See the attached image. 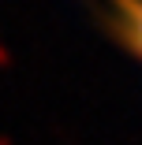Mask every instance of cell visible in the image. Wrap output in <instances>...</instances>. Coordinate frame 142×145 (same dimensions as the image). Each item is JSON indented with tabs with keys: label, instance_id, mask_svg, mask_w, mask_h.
Instances as JSON below:
<instances>
[{
	"label": "cell",
	"instance_id": "cell-1",
	"mask_svg": "<svg viewBox=\"0 0 142 145\" xmlns=\"http://www.w3.org/2000/svg\"><path fill=\"white\" fill-rule=\"evenodd\" d=\"M94 19L120 52L142 63V0H94Z\"/></svg>",
	"mask_w": 142,
	"mask_h": 145
}]
</instances>
